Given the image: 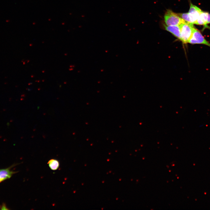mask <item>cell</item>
<instances>
[{
  "label": "cell",
  "instance_id": "cell-1",
  "mask_svg": "<svg viewBox=\"0 0 210 210\" xmlns=\"http://www.w3.org/2000/svg\"><path fill=\"white\" fill-rule=\"evenodd\" d=\"M181 31L180 40L186 44L188 43L195 28L193 24L186 22L179 25Z\"/></svg>",
  "mask_w": 210,
  "mask_h": 210
},
{
  "label": "cell",
  "instance_id": "cell-2",
  "mask_svg": "<svg viewBox=\"0 0 210 210\" xmlns=\"http://www.w3.org/2000/svg\"><path fill=\"white\" fill-rule=\"evenodd\" d=\"M164 22L167 26H179L185 21L172 10H167L164 15Z\"/></svg>",
  "mask_w": 210,
  "mask_h": 210
},
{
  "label": "cell",
  "instance_id": "cell-3",
  "mask_svg": "<svg viewBox=\"0 0 210 210\" xmlns=\"http://www.w3.org/2000/svg\"><path fill=\"white\" fill-rule=\"evenodd\" d=\"M188 43L192 44H203L210 47V43L205 39L200 32L195 27Z\"/></svg>",
  "mask_w": 210,
  "mask_h": 210
},
{
  "label": "cell",
  "instance_id": "cell-4",
  "mask_svg": "<svg viewBox=\"0 0 210 210\" xmlns=\"http://www.w3.org/2000/svg\"><path fill=\"white\" fill-rule=\"evenodd\" d=\"M202 11L197 6L190 3L188 13V22L193 24H195L200 14Z\"/></svg>",
  "mask_w": 210,
  "mask_h": 210
},
{
  "label": "cell",
  "instance_id": "cell-5",
  "mask_svg": "<svg viewBox=\"0 0 210 210\" xmlns=\"http://www.w3.org/2000/svg\"><path fill=\"white\" fill-rule=\"evenodd\" d=\"M18 164H14L7 168L0 169V183L10 178L13 174L18 172L11 170L12 168Z\"/></svg>",
  "mask_w": 210,
  "mask_h": 210
},
{
  "label": "cell",
  "instance_id": "cell-6",
  "mask_svg": "<svg viewBox=\"0 0 210 210\" xmlns=\"http://www.w3.org/2000/svg\"><path fill=\"white\" fill-rule=\"evenodd\" d=\"M210 23V14L202 11L199 16L195 24L203 25L205 28L208 27L207 24Z\"/></svg>",
  "mask_w": 210,
  "mask_h": 210
},
{
  "label": "cell",
  "instance_id": "cell-7",
  "mask_svg": "<svg viewBox=\"0 0 210 210\" xmlns=\"http://www.w3.org/2000/svg\"><path fill=\"white\" fill-rule=\"evenodd\" d=\"M164 26L165 29L172 33L175 36L180 40L181 38L180 29L179 26Z\"/></svg>",
  "mask_w": 210,
  "mask_h": 210
},
{
  "label": "cell",
  "instance_id": "cell-8",
  "mask_svg": "<svg viewBox=\"0 0 210 210\" xmlns=\"http://www.w3.org/2000/svg\"><path fill=\"white\" fill-rule=\"evenodd\" d=\"M48 164L50 168L52 170H56L59 167L60 163L59 161L55 159H51L50 160Z\"/></svg>",
  "mask_w": 210,
  "mask_h": 210
},
{
  "label": "cell",
  "instance_id": "cell-9",
  "mask_svg": "<svg viewBox=\"0 0 210 210\" xmlns=\"http://www.w3.org/2000/svg\"><path fill=\"white\" fill-rule=\"evenodd\" d=\"M0 209H9L6 207V205L5 204L3 203L0 206Z\"/></svg>",
  "mask_w": 210,
  "mask_h": 210
}]
</instances>
